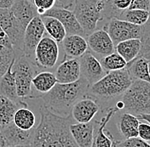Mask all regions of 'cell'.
<instances>
[{
  "instance_id": "b9f144b4",
  "label": "cell",
  "mask_w": 150,
  "mask_h": 147,
  "mask_svg": "<svg viewBox=\"0 0 150 147\" xmlns=\"http://www.w3.org/2000/svg\"><path fill=\"white\" fill-rule=\"evenodd\" d=\"M0 147H7V144L3 134L0 133Z\"/></svg>"
},
{
  "instance_id": "ee69618b",
  "label": "cell",
  "mask_w": 150,
  "mask_h": 147,
  "mask_svg": "<svg viewBox=\"0 0 150 147\" xmlns=\"http://www.w3.org/2000/svg\"><path fill=\"white\" fill-rule=\"evenodd\" d=\"M112 147H118V146H116L114 145V143H113V140H112Z\"/></svg>"
},
{
  "instance_id": "f6af8a7d",
  "label": "cell",
  "mask_w": 150,
  "mask_h": 147,
  "mask_svg": "<svg viewBox=\"0 0 150 147\" xmlns=\"http://www.w3.org/2000/svg\"><path fill=\"white\" fill-rule=\"evenodd\" d=\"M2 129H3V127H2V126H0V133L2 132Z\"/></svg>"
},
{
  "instance_id": "8d00e7d4",
  "label": "cell",
  "mask_w": 150,
  "mask_h": 147,
  "mask_svg": "<svg viewBox=\"0 0 150 147\" xmlns=\"http://www.w3.org/2000/svg\"><path fill=\"white\" fill-rule=\"evenodd\" d=\"M150 0H132L128 9H141L149 11Z\"/></svg>"
},
{
  "instance_id": "cb8c5ba5",
  "label": "cell",
  "mask_w": 150,
  "mask_h": 147,
  "mask_svg": "<svg viewBox=\"0 0 150 147\" xmlns=\"http://www.w3.org/2000/svg\"><path fill=\"white\" fill-rule=\"evenodd\" d=\"M142 46V39H129L119 43L115 46V50L127 63H130L138 57Z\"/></svg>"
},
{
  "instance_id": "9c48e42d",
  "label": "cell",
  "mask_w": 150,
  "mask_h": 147,
  "mask_svg": "<svg viewBox=\"0 0 150 147\" xmlns=\"http://www.w3.org/2000/svg\"><path fill=\"white\" fill-rule=\"evenodd\" d=\"M108 33L114 46L119 43L129 39H142L143 27L120 19L112 18L103 28Z\"/></svg>"
},
{
  "instance_id": "603a6c76",
  "label": "cell",
  "mask_w": 150,
  "mask_h": 147,
  "mask_svg": "<svg viewBox=\"0 0 150 147\" xmlns=\"http://www.w3.org/2000/svg\"><path fill=\"white\" fill-rule=\"evenodd\" d=\"M139 120L137 117L131 113L125 112L120 116L117 125L118 129L122 135L125 139L138 137V126Z\"/></svg>"
},
{
  "instance_id": "484cf974",
  "label": "cell",
  "mask_w": 150,
  "mask_h": 147,
  "mask_svg": "<svg viewBox=\"0 0 150 147\" xmlns=\"http://www.w3.org/2000/svg\"><path fill=\"white\" fill-rule=\"evenodd\" d=\"M57 83L55 74L49 71H42L36 74L33 80L32 86L41 94H45L52 89Z\"/></svg>"
},
{
  "instance_id": "f1b7e54d",
  "label": "cell",
  "mask_w": 150,
  "mask_h": 147,
  "mask_svg": "<svg viewBox=\"0 0 150 147\" xmlns=\"http://www.w3.org/2000/svg\"><path fill=\"white\" fill-rule=\"evenodd\" d=\"M149 16V11L141 9H126L121 12L117 19L142 27L148 22Z\"/></svg>"
},
{
  "instance_id": "f546056e",
  "label": "cell",
  "mask_w": 150,
  "mask_h": 147,
  "mask_svg": "<svg viewBox=\"0 0 150 147\" xmlns=\"http://www.w3.org/2000/svg\"><path fill=\"white\" fill-rule=\"evenodd\" d=\"M100 63L106 72L119 71L126 67L127 62L116 52L101 58Z\"/></svg>"
},
{
  "instance_id": "9a60e30c",
  "label": "cell",
  "mask_w": 150,
  "mask_h": 147,
  "mask_svg": "<svg viewBox=\"0 0 150 147\" xmlns=\"http://www.w3.org/2000/svg\"><path fill=\"white\" fill-rule=\"evenodd\" d=\"M96 122L87 123H71L69 130L78 147H93L95 139V125Z\"/></svg>"
},
{
  "instance_id": "8992f818",
  "label": "cell",
  "mask_w": 150,
  "mask_h": 147,
  "mask_svg": "<svg viewBox=\"0 0 150 147\" xmlns=\"http://www.w3.org/2000/svg\"><path fill=\"white\" fill-rule=\"evenodd\" d=\"M12 71L15 77L17 95L19 98L24 100L30 96L32 93V80L38 71L37 68L32 60L22 54L16 56Z\"/></svg>"
},
{
  "instance_id": "277c9868",
  "label": "cell",
  "mask_w": 150,
  "mask_h": 147,
  "mask_svg": "<svg viewBox=\"0 0 150 147\" xmlns=\"http://www.w3.org/2000/svg\"><path fill=\"white\" fill-rule=\"evenodd\" d=\"M73 13L86 36L96 30L99 21L113 18L110 0H75Z\"/></svg>"
},
{
  "instance_id": "7c38bea8",
  "label": "cell",
  "mask_w": 150,
  "mask_h": 147,
  "mask_svg": "<svg viewBox=\"0 0 150 147\" xmlns=\"http://www.w3.org/2000/svg\"><path fill=\"white\" fill-rule=\"evenodd\" d=\"M101 106L93 98L86 95L78 101L71 110V117L78 123H87L93 121Z\"/></svg>"
},
{
  "instance_id": "5bb4252c",
  "label": "cell",
  "mask_w": 150,
  "mask_h": 147,
  "mask_svg": "<svg viewBox=\"0 0 150 147\" xmlns=\"http://www.w3.org/2000/svg\"><path fill=\"white\" fill-rule=\"evenodd\" d=\"M86 41L91 52L101 56V58L112 54L115 50L111 37L104 29L96 30L87 36Z\"/></svg>"
},
{
  "instance_id": "f35d334b",
  "label": "cell",
  "mask_w": 150,
  "mask_h": 147,
  "mask_svg": "<svg viewBox=\"0 0 150 147\" xmlns=\"http://www.w3.org/2000/svg\"><path fill=\"white\" fill-rule=\"evenodd\" d=\"M0 46L6 47L8 49H13L9 38L1 27H0Z\"/></svg>"
},
{
  "instance_id": "7402d4cb",
  "label": "cell",
  "mask_w": 150,
  "mask_h": 147,
  "mask_svg": "<svg viewBox=\"0 0 150 147\" xmlns=\"http://www.w3.org/2000/svg\"><path fill=\"white\" fill-rule=\"evenodd\" d=\"M132 79H137L150 83V61L144 57L138 56L125 67Z\"/></svg>"
},
{
  "instance_id": "2e32d148",
  "label": "cell",
  "mask_w": 150,
  "mask_h": 147,
  "mask_svg": "<svg viewBox=\"0 0 150 147\" xmlns=\"http://www.w3.org/2000/svg\"><path fill=\"white\" fill-rule=\"evenodd\" d=\"M35 129L32 130H23L19 129L12 122L2 129V134L5 139L7 146L31 145Z\"/></svg>"
},
{
  "instance_id": "d4e9b609",
  "label": "cell",
  "mask_w": 150,
  "mask_h": 147,
  "mask_svg": "<svg viewBox=\"0 0 150 147\" xmlns=\"http://www.w3.org/2000/svg\"><path fill=\"white\" fill-rule=\"evenodd\" d=\"M43 21L45 30L53 40H55L57 44H62L63 39L67 36L65 28L62 26V24L54 17L50 16H45V15H39Z\"/></svg>"
},
{
  "instance_id": "ab89813d",
  "label": "cell",
  "mask_w": 150,
  "mask_h": 147,
  "mask_svg": "<svg viewBox=\"0 0 150 147\" xmlns=\"http://www.w3.org/2000/svg\"><path fill=\"white\" fill-rule=\"evenodd\" d=\"M16 0H0V9H9Z\"/></svg>"
},
{
  "instance_id": "bcb514c9",
  "label": "cell",
  "mask_w": 150,
  "mask_h": 147,
  "mask_svg": "<svg viewBox=\"0 0 150 147\" xmlns=\"http://www.w3.org/2000/svg\"><path fill=\"white\" fill-rule=\"evenodd\" d=\"M29 1H30L31 3H33V0H29Z\"/></svg>"
},
{
  "instance_id": "30bf717a",
  "label": "cell",
  "mask_w": 150,
  "mask_h": 147,
  "mask_svg": "<svg viewBox=\"0 0 150 147\" xmlns=\"http://www.w3.org/2000/svg\"><path fill=\"white\" fill-rule=\"evenodd\" d=\"M45 30L43 21L39 15L33 19L26 27L23 39V55L33 61L36 47L44 37Z\"/></svg>"
},
{
  "instance_id": "836d02e7",
  "label": "cell",
  "mask_w": 150,
  "mask_h": 147,
  "mask_svg": "<svg viewBox=\"0 0 150 147\" xmlns=\"http://www.w3.org/2000/svg\"><path fill=\"white\" fill-rule=\"evenodd\" d=\"M132 0H110L111 7L113 11V18H118L120 14L129 9Z\"/></svg>"
},
{
  "instance_id": "74e56055",
  "label": "cell",
  "mask_w": 150,
  "mask_h": 147,
  "mask_svg": "<svg viewBox=\"0 0 150 147\" xmlns=\"http://www.w3.org/2000/svg\"><path fill=\"white\" fill-rule=\"evenodd\" d=\"M74 4L75 0H56L55 7L70 10L71 9H74Z\"/></svg>"
},
{
  "instance_id": "5b68a950",
  "label": "cell",
  "mask_w": 150,
  "mask_h": 147,
  "mask_svg": "<svg viewBox=\"0 0 150 147\" xmlns=\"http://www.w3.org/2000/svg\"><path fill=\"white\" fill-rule=\"evenodd\" d=\"M124 109L134 116L150 114V83L132 79L128 89L121 96Z\"/></svg>"
},
{
  "instance_id": "4dcf8cb0",
  "label": "cell",
  "mask_w": 150,
  "mask_h": 147,
  "mask_svg": "<svg viewBox=\"0 0 150 147\" xmlns=\"http://www.w3.org/2000/svg\"><path fill=\"white\" fill-rule=\"evenodd\" d=\"M15 59L16 52L13 49L0 46V78L6 73Z\"/></svg>"
},
{
  "instance_id": "8fae6325",
  "label": "cell",
  "mask_w": 150,
  "mask_h": 147,
  "mask_svg": "<svg viewBox=\"0 0 150 147\" xmlns=\"http://www.w3.org/2000/svg\"><path fill=\"white\" fill-rule=\"evenodd\" d=\"M78 60L80 67V76L90 85L98 82L107 73L100 63V60L90 51L84 53Z\"/></svg>"
},
{
  "instance_id": "4316f807",
  "label": "cell",
  "mask_w": 150,
  "mask_h": 147,
  "mask_svg": "<svg viewBox=\"0 0 150 147\" xmlns=\"http://www.w3.org/2000/svg\"><path fill=\"white\" fill-rule=\"evenodd\" d=\"M13 122L19 129L23 130H32L35 129L36 125V117L34 113L28 107L18 108L16 111Z\"/></svg>"
},
{
  "instance_id": "3957f363",
  "label": "cell",
  "mask_w": 150,
  "mask_h": 147,
  "mask_svg": "<svg viewBox=\"0 0 150 147\" xmlns=\"http://www.w3.org/2000/svg\"><path fill=\"white\" fill-rule=\"evenodd\" d=\"M132 83V78L126 68L108 72L98 82L90 86L88 96L93 98L99 105L122 96Z\"/></svg>"
},
{
  "instance_id": "7bdbcfd3",
  "label": "cell",
  "mask_w": 150,
  "mask_h": 147,
  "mask_svg": "<svg viewBox=\"0 0 150 147\" xmlns=\"http://www.w3.org/2000/svg\"><path fill=\"white\" fill-rule=\"evenodd\" d=\"M7 147H32L31 145H21V146H11Z\"/></svg>"
},
{
  "instance_id": "7a4b0ae2",
  "label": "cell",
  "mask_w": 150,
  "mask_h": 147,
  "mask_svg": "<svg viewBox=\"0 0 150 147\" xmlns=\"http://www.w3.org/2000/svg\"><path fill=\"white\" fill-rule=\"evenodd\" d=\"M89 83L82 77L72 83H56L50 91L36 96L44 101L47 109L61 117H68L75 103L86 96Z\"/></svg>"
},
{
  "instance_id": "ac0fdd59",
  "label": "cell",
  "mask_w": 150,
  "mask_h": 147,
  "mask_svg": "<svg viewBox=\"0 0 150 147\" xmlns=\"http://www.w3.org/2000/svg\"><path fill=\"white\" fill-rule=\"evenodd\" d=\"M64 59H79L88 51V44L85 37L79 35H67L62 42Z\"/></svg>"
},
{
  "instance_id": "4fadbf2b",
  "label": "cell",
  "mask_w": 150,
  "mask_h": 147,
  "mask_svg": "<svg viewBox=\"0 0 150 147\" xmlns=\"http://www.w3.org/2000/svg\"><path fill=\"white\" fill-rule=\"evenodd\" d=\"M43 15L57 19L65 28L67 35H79L85 38L87 37L83 28L81 27L75 17L74 14L69 9H62L54 6L52 9L46 11Z\"/></svg>"
},
{
  "instance_id": "52a82bcc",
  "label": "cell",
  "mask_w": 150,
  "mask_h": 147,
  "mask_svg": "<svg viewBox=\"0 0 150 147\" xmlns=\"http://www.w3.org/2000/svg\"><path fill=\"white\" fill-rule=\"evenodd\" d=\"M59 58V46L55 40L44 36L36 47L33 64L38 71H45L56 66Z\"/></svg>"
},
{
  "instance_id": "1f68e13d",
  "label": "cell",
  "mask_w": 150,
  "mask_h": 147,
  "mask_svg": "<svg viewBox=\"0 0 150 147\" xmlns=\"http://www.w3.org/2000/svg\"><path fill=\"white\" fill-rule=\"evenodd\" d=\"M142 27H143V34L142 37V46L138 56L144 57L150 61V16L148 22L144 26H142Z\"/></svg>"
},
{
  "instance_id": "7dc6e473",
  "label": "cell",
  "mask_w": 150,
  "mask_h": 147,
  "mask_svg": "<svg viewBox=\"0 0 150 147\" xmlns=\"http://www.w3.org/2000/svg\"><path fill=\"white\" fill-rule=\"evenodd\" d=\"M149 13H150V9H149Z\"/></svg>"
},
{
  "instance_id": "ffe728a7",
  "label": "cell",
  "mask_w": 150,
  "mask_h": 147,
  "mask_svg": "<svg viewBox=\"0 0 150 147\" xmlns=\"http://www.w3.org/2000/svg\"><path fill=\"white\" fill-rule=\"evenodd\" d=\"M9 10L25 28L33 19L38 15L35 5L29 0H16Z\"/></svg>"
},
{
  "instance_id": "e575fe53",
  "label": "cell",
  "mask_w": 150,
  "mask_h": 147,
  "mask_svg": "<svg viewBox=\"0 0 150 147\" xmlns=\"http://www.w3.org/2000/svg\"><path fill=\"white\" fill-rule=\"evenodd\" d=\"M56 0H33V4L37 9L38 15H43L46 11L55 6Z\"/></svg>"
},
{
  "instance_id": "d6a6232c",
  "label": "cell",
  "mask_w": 150,
  "mask_h": 147,
  "mask_svg": "<svg viewBox=\"0 0 150 147\" xmlns=\"http://www.w3.org/2000/svg\"><path fill=\"white\" fill-rule=\"evenodd\" d=\"M113 143L118 147H150V144L142 140L139 137L125 139L123 141H117L113 139Z\"/></svg>"
},
{
  "instance_id": "c3c4849f",
  "label": "cell",
  "mask_w": 150,
  "mask_h": 147,
  "mask_svg": "<svg viewBox=\"0 0 150 147\" xmlns=\"http://www.w3.org/2000/svg\"><path fill=\"white\" fill-rule=\"evenodd\" d=\"M93 147H94V146H93Z\"/></svg>"
},
{
  "instance_id": "6da1fadb",
  "label": "cell",
  "mask_w": 150,
  "mask_h": 147,
  "mask_svg": "<svg viewBox=\"0 0 150 147\" xmlns=\"http://www.w3.org/2000/svg\"><path fill=\"white\" fill-rule=\"evenodd\" d=\"M71 115L61 117L45 106L40 108V121L35 128L32 147H78L71 135Z\"/></svg>"
},
{
  "instance_id": "60d3db41",
  "label": "cell",
  "mask_w": 150,
  "mask_h": 147,
  "mask_svg": "<svg viewBox=\"0 0 150 147\" xmlns=\"http://www.w3.org/2000/svg\"><path fill=\"white\" fill-rule=\"evenodd\" d=\"M138 120H144L146 122H148L150 125V114H142V115H138L137 116Z\"/></svg>"
},
{
  "instance_id": "83f0119b",
  "label": "cell",
  "mask_w": 150,
  "mask_h": 147,
  "mask_svg": "<svg viewBox=\"0 0 150 147\" xmlns=\"http://www.w3.org/2000/svg\"><path fill=\"white\" fill-rule=\"evenodd\" d=\"M19 106L14 101L0 95V126L3 128L13 122V117Z\"/></svg>"
},
{
  "instance_id": "44dd1931",
  "label": "cell",
  "mask_w": 150,
  "mask_h": 147,
  "mask_svg": "<svg viewBox=\"0 0 150 147\" xmlns=\"http://www.w3.org/2000/svg\"><path fill=\"white\" fill-rule=\"evenodd\" d=\"M106 115L103 117L98 123L96 134H95L94 147H112L113 137L108 131H105V127L118 109L116 107H109L106 109Z\"/></svg>"
},
{
  "instance_id": "ba28073f",
  "label": "cell",
  "mask_w": 150,
  "mask_h": 147,
  "mask_svg": "<svg viewBox=\"0 0 150 147\" xmlns=\"http://www.w3.org/2000/svg\"><path fill=\"white\" fill-rule=\"evenodd\" d=\"M0 27L9 38L16 56L22 55L25 29L9 9H0Z\"/></svg>"
},
{
  "instance_id": "d590c367",
  "label": "cell",
  "mask_w": 150,
  "mask_h": 147,
  "mask_svg": "<svg viewBox=\"0 0 150 147\" xmlns=\"http://www.w3.org/2000/svg\"><path fill=\"white\" fill-rule=\"evenodd\" d=\"M138 137L142 140L150 142V125L145 122L139 123L138 126Z\"/></svg>"
},
{
  "instance_id": "d6986e66",
  "label": "cell",
  "mask_w": 150,
  "mask_h": 147,
  "mask_svg": "<svg viewBox=\"0 0 150 147\" xmlns=\"http://www.w3.org/2000/svg\"><path fill=\"white\" fill-rule=\"evenodd\" d=\"M14 62L9 66L6 73L0 78V95H3L9 99L10 101H14L18 106L28 107V105L24 101V100L19 98L17 95L15 77L12 71V65L14 64Z\"/></svg>"
},
{
  "instance_id": "e0dca14e",
  "label": "cell",
  "mask_w": 150,
  "mask_h": 147,
  "mask_svg": "<svg viewBox=\"0 0 150 147\" xmlns=\"http://www.w3.org/2000/svg\"><path fill=\"white\" fill-rule=\"evenodd\" d=\"M55 77L58 83H72L78 81L81 77L79 60H64L57 66Z\"/></svg>"
}]
</instances>
